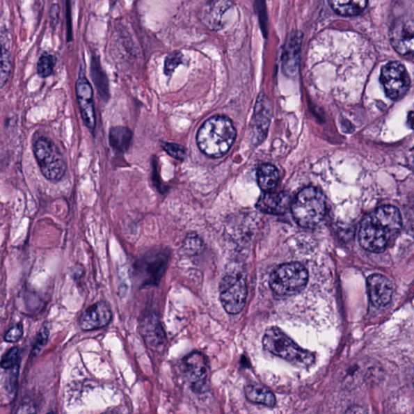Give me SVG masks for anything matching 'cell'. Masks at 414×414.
I'll return each instance as SVG.
<instances>
[{"mask_svg": "<svg viewBox=\"0 0 414 414\" xmlns=\"http://www.w3.org/2000/svg\"><path fill=\"white\" fill-rule=\"evenodd\" d=\"M92 71L93 81L96 83L99 96H102L104 99H108L109 93L106 76H104L102 69L97 67L96 64H93Z\"/></svg>", "mask_w": 414, "mask_h": 414, "instance_id": "obj_24", "label": "cell"}, {"mask_svg": "<svg viewBox=\"0 0 414 414\" xmlns=\"http://www.w3.org/2000/svg\"><path fill=\"white\" fill-rule=\"evenodd\" d=\"M54 67V59L51 54L48 53L43 54L38 62L37 72L38 76L41 78H47L51 76Z\"/></svg>", "mask_w": 414, "mask_h": 414, "instance_id": "obj_26", "label": "cell"}, {"mask_svg": "<svg viewBox=\"0 0 414 414\" xmlns=\"http://www.w3.org/2000/svg\"><path fill=\"white\" fill-rule=\"evenodd\" d=\"M367 411L363 410V408L361 407H353V408H349V410L347 411V413H367Z\"/></svg>", "mask_w": 414, "mask_h": 414, "instance_id": "obj_34", "label": "cell"}, {"mask_svg": "<svg viewBox=\"0 0 414 414\" xmlns=\"http://www.w3.org/2000/svg\"><path fill=\"white\" fill-rule=\"evenodd\" d=\"M141 333L149 345L153 347L158 348L166 342V333L157 317L148 316L144 318L141 323Z\"/></svg>", "mask_w": 414, "mask_h": 414, "instance_id": "obj_16", "label": "cell"}, {"mask_svg": "<svg viewBox=\"0 0 414 414\" xmlns=\"http://www.w3.org/2000/svg\"><path fill=\"white\" fill-rule=\"evenodd\" d=\"M257 176V182L262 191L271 192L276 189L279 178L276 167H274L272 164H262L258 168Z\"/></svg>", "mask_w": 414, "mask_h": 414, "instance_id": "obj_20", "label": "cell"}, {"mask_svg": "<svg viewBox=\"0 0 414 414\" xmlns=\"http://www.w3.org/2000/svg\"><path fill=\"white\" fill-rule=\"evenodd\" d=\"M247 400L268 407L276 406V397L269 388L258 383H251L244 388Z\"/></svg>", "mask_w": 414, "mask_h": 414, "instance_id": "obj_18", "label": "cell"}, {"mask_svg": "<svg viewBox=\"0 0 414 414\" xmlns=\"http://www.w3.org/2000/svg\"><path fill=\"white\" fill-rule=\"evenodd\" d=\"M248 289L246 278L239 273H228L219 285V296L225 311L236 315L246 306Z\"/></svg>", "mask_w": 414, "mask_h": 414, "instance_id": "obj_7", "label": "cell"}, {"mask_svg": "<svg viewBox=\"0 0 414 414\" xmlns=\"http://www.w3.org/2000/svg\"><path fill=\"white\" fill-rule=\"evenodd\" d=\"M133 133L127 127H113L109 132V143L118 152L127 151L132 142Z\"/></svg>", "mask_w": 414, "mask_h": 414, "instance_id": "obj_21", "label": "cell"}, {"mask_svg": "<svg viewBox=\"0 0 414 414\" xmlns=\"http://www.w3.org/2000/svg\"><path fill=\"white\" fill-rule=\"evenodd\" d=\"M309 274L308 269L298 262L282 264L274 269L269 278V287L279 296H292L306 287Z\"/></svg>", "mask_w": 414, "mask_h": 414, "instance_id": "obj_5", "label": "cell"}, {"mask_svg": "<svg viewBox=\"0 0 414 414\" xmlns=\"http://www.w3.org/2000/svg\"><path fill=\"white\" fill-rule=\"evenodd\" d=\"M19 350L17 347H13L5 353L3 357L0 361V366L5 370H8L17 365H19Z\"/></svg>", "mask_w": 414, "mask_h": 414, "instance_id": "obj_29", "label": "cell"}, {"mask_svg": "<svg viewBox=\"0 0 414 414\" xmlns=\"http://www.w3.org/2000/svg\"><path fill=\"white\" fill-rule=\"evenodd\" d=\"M291 198L287 193L265 192L257 203V209L263 213L282 214L291 206Z\"/></svg>", "mask_w": 414, "mask_h": 414, "instance_id": "obj_15", "label": "cell"}, {"mask_svg": "<svg viewBox=\"0 0 414 414\" xmlns=\"http://www.w3.org/2000/svg\"><path fill=\"white\" fill-rule=\"evenodd\" d=\"M166 254L158 253L143 258V268H147V282L150 283H157L163 276L164 268L166 265ZM145 272V273H146Z\"/></svg>", "mask_w": 414, "mask_h": 414, "instance_id": "obj_17", "label": "cell"}, {"mask_svg": "<svg viewBox=\"0 0 414 414\" xmlns=\"http://www.w3.org/2000/svg\"><path fill=\"white\" fill-rule=\"evenodd\" d=\"M369 296L374 305L382 308L391 302L393 285L390 279L381 273H374L367 278Z\"/></svg>", "mask_w": 414, "mask_h": 414, "instance_id": "obj_14", "label": "cell"}, {"mask_svg": "<svg viewBox=\"0 0 414 414\" xmlns=\"http://www.w3.org/2000/svg\"><path fill=\"white\" fill-rule=\"evenodd\" d=\"M163 148L168 154L178 161H182L186 157V149L179 144L166 143L163 144Z\"/></svg>", "mask_w": 414, "mask_h": 414, "instance_id": "obj_31", "label": "cell"}, {"mask_svg": "<svg viewBox=\"0 0 414 414\" xmlns=\"http://www.w3.org/2000/svg\"><path fill=\"white\" fill-rule=\"evenodd\" d=\"M33 153L44 177L51 182L61 181L67 166L56 144L48 138H39L33 144Z\"/></svg>", "mask_w": 414, "mask_h": 414, "instance_id": "obj_6", "label": "cell"}, {"mask_svg": "<svg viewBox=\"0 0 414 414\" xmlns=\"http://www.w3.org/2000/svg\"><path fill=\"white\" fill-rule=\"evenodd\" d=\"M294 218L299 226L313 228L320 224L327 212L324 194L315 187L302 189L291 204Z\"/></svg>", "mask_w": 414, "mask_h": 414, "instance_id": "obj_4", "label": "cell"}, {"mask_svg": "<svg viewBox=\"0 0 414 414\" xmlns=\"http://www.w3.org/2000/svg\"><path fill=\"white\" fill-rule=\"evenodd\" d=\"M113 313L106 302H97L83 312L79 326L84 331H96L106 326L111 321Z\"/></svg>", "mask_w": 414, "mask_h": 414, "instance_id": "obj_13", "label": "cell"}, {"mask_svg": "<svg viewBox=\"0 0 414 414\" xmlns=\"http://www.w3.org/2000/svg\"><path fill=\"white\" fill-rule=\"evenodd\" d=\"M24 334V328L22 324H17L13 328H10L6 334H5V341L8 342H17L21 340Z\"/></svg>", "mask_w": 414, "mask_h": 414, "instance_id": "obj_32", "label": "cell"}, {"mask_svg": "<svg viewBox=\"0 0 414 414\" xmlns=\"http://www.w3.org/2000/svg\"><path fill=\"white\" fill-rule=\"evenodd\" d=\"M19 364L16 367L8 369L6 380L4 382L5 389L10 396H14L16 393L18 382Z\"/></svg>", "mask_w": 414, "mask_h": 414, "instance_id": "obj_28", "label": "cell"}, {"mask_svg": "<svg viewBox=\"0 0 414 414\" xmlns=\"http://www.w3.org/2000/svg\"><path fill=\"white\" fill-rule=\"evenodd\" d=\"M233 8L231 0H208L201 9L202 22L214 31H219L227 26Z\"/></svg>", "mask_w": 414, "mask_h": 414, "instance_id": "obj_10", "label": "cell"}, {"mask_svg": "<svg viewBox=\"0 0 414 414\" xmlns=\"http://www.w3.org/2000/svg\"><path fill=\"white\" fill-rule=\"evenodd\" d=\"M262 344L265 350L299 367H310L315 361L312 352L297 345L281 328L276 326L266 329Z\"/></svg>", "mask_w": 414, "mask_h": 414, "instance_id": "obj_3", "label": "cell"}, {"mask_svg": "<svg viewBox=\"0 0 414 414\" xmlns=\"http://www.w3.org/2000/svg\"><path fill=\"white\" fill-rule=\"evenodd\" d=\"M401 224V213L397 207H378L363 219L359 228V244L368 252L382 253L397 237Z\"/></svg>", "mask_w": 414, "mask_h": 414, "instance_id": "obj_1", "label": "cell"}, {"mask_svg": "<svg viewBox=\"0 0 414 414\" xmlns=\"http://www.w3.org/2000/svg\"><path fill=\"white\" fill-rule=\"evenodd\" d=\"M12 73V63L9 54L0 45V88H2L8 81Z\"/></svg>", "mask_w": 414, "mask_h": 414, "instance_id": "obj_22", "label": "cell"}, {"mask_svg": "<svg viewBox=\"0 0 414 414\" xmlns=\"http://www.w3.org/2000/svg\"><path fill=\"white\" fill-rule=\"evenodd\" d=\"M184 374L192 390L203 393L207 390L209 366L207 358L201 352L194 351L184 358Z\"/></svg>", "mask_w": 414, "mask_h": 414, "instance_id": "obj_9", "label": "cell"}, {"mask_svg": "<svg viewBox=\"0 0 414 414\" xmlns=\"http://www.w3.org/2000/svg\"><path fill=\"white\" fill-rule=\"evenodd\" d=\"M414 24L413 19H398L389 31V38L395 51L405 57L413 54Z\"/></svg>", "mask_w": 414, "mask_h": 414, "instance_id": "obj_11", "label": "cell"}, {"mask_svg": "<svg viewBox=\"0 0 414 414\" xmlns=\"http://www.w3.org/2000/svg\"><path fill=\"white\" fill-rule=\"evenodd\" d=\"M49 336V331L47 326H43L40 329L36 341H35L34 346L32 350V356L36 357L42 351L45 346L47 345Z\"/></svg>", "mask_w": 414, "mask_h": 414, "instance_id": "obj_30", "label": "cell"}, {"mask_svg": "<svg viewBox=\"0 0 414 414\" xmlns=\"http://www.w3.org/2000/svg\"><path fill=\"white\" fill-rule=\"evenodd\" d=\"M333 11L343 17L357 16L366 8L368 0H328Z\"/></svg>", "mask_w": 414, "mask_h": 414, "instance_id": "obj_19", "label": "cell"}, {"mask_svg": "<svg viewBox=\"0 0 414 414\" xmlns=\"http://www.w3.org/2000/svg\"><path fill=\"white\" fill-rule=\"evenodd\" d=\"M51 15L52 22H56V23H57L59 16V8L57 4L53 5Z\"/></svg>", "mask_w": 414, "mask_h": 414, "instance_id": "obj_33", "label": "cell"}, {"mask_svg": "<svg viewBox=\"0 0 414 414\" xmlns=\"http://www.w3.org/2000/svg\"><path fill=\"white\" fill-rule=\"evenodd\" d=\"M183 248L189 255L194 256L200 253L203 248V242L196 233H189L184 239Z\"/></svg>", "mask_w": 414, "mask_h": 414, "instance_id": "obj_25", "label": "cell"}, {"mask_svg": "<svg viewBox=\"0 0 414 414\" xmlns=\"http://www.w3.org/2000/svg\"><path fill=\"white\" fill-rule=\"evenodd\" d=\"M301 40L295 38L291 40L290 45L292 47H289L286 53H289V56H285L283 59V67L287 72H296L297 67V60L294 58V56L298 58V48L301 47L299 43Z\"/></svg>", "mask_w": 414, "mask_h": 414, "instance_id": "obj_23", "label": "cell"}, {"mask_svg": "<svg viewBox=\"0 0 414 414\" xmlns=\"http://www.w3.org/2000/svg\"><path fill=\"white\" fill-rule=\"evenodd\" d=\"M237 137V131L230 119L225 116H214L199 129L197 142L207 156L218 158L225 154Z\"/></svg>", "mask_w": 414, "mask_h": 414, "instance_id": "obj_2", "label": "cell"}, {"mask_svg": "<svg viewBox=\"0 0 414 414\" xmlns=\"http://www.w3.org/2000/svg\"><path fill=\"white\" fill-rule=\"evenodd\" d=\"M182 63L183 54L181 52L176 51L168 54L164 61V74L168 77L172 76Z\"/></svg>", "mask_w": 414, "mask_h": 414, "instance_id": "obj_27", "label": "cell"}, {"mask_svg": "<svg viewBox=\"0 0 414 414\" xmlns=\"http://www.w3.org/2000/svg\"><path fill=\"white\" fill-rule=\"evenodd\" d=\"M381 82L387 96L393 101L405 96L411 87V78L407 70L399 62H390L383 67Z\"/></svg>", "mask_w": 414, "mask_h": 414, "instance_id": "obj_8", "label": "cell"}, {"mask_svg": "<svg viewBox=\"0 0 414 414\" xmlns=\"http://www.w3.org/2000/svg\"><path fill=\"white\" fill-rule=\"evenodd\" d=\"M77 96L84 124L90 129L96 127V116H95L93 90L91 83L86 77H81L77 83Z\"/></svg>", "mask_w": 414, "mask_h": 414, "instance_id": "obj_12", "label": "cell"}]
</instances>
